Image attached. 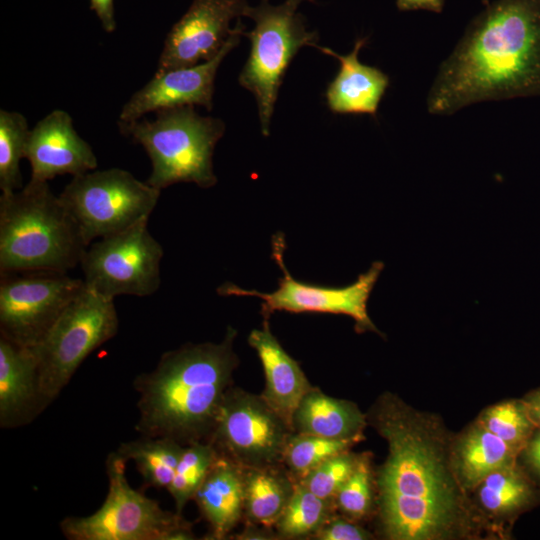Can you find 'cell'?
Returning <instances> with one entry per match:
<instances>
[{"mask_svg":"<svg viewBox=\"0 0 540 540\" xmlns=\"http://www.w3.org/2000/svg\"><path fill=\"white\" fill-rule=\"evenodd\" d=\"M89 244L48 181L30 179L0 196V275L67 272Z\"/></svg>","mask_w":540,"mask_h":540,"instance_id":"cell-4","label":"cell"},{"mask_svg":"<svg viewBox=\"0 0 540 540\" xmlns=\"http://www.w3.org/2000/svg\"><path fill=\"white\" fill-rule=\"evenodd\" d=\"M445 0H397L396 4L401 11L428 10L440 13Z\"/></svg>","mask_w":540,"mask_h":540,"instance_id":"cell-36","label":"cell"},{"mask_svg":"<svg viewBox=\"0 0 540 540\" xmlns=\"http://www.w3.org/2000/svg\"><path fill=\"white\" fill-rule=\"evenodd\" d=\"M126 463L117 451L108 455V493L93 514L63 519L60 529L69 540H190L191 524L181 514L130 487Z\"/></svg>","mask_w":540,"mask_h":540,"instance_id":"cell-6","label":"cell"},{"mask_svg":"<svg viewBox=\"0 0 540 540\" xmlns=\"http://www.w3.org/2000/svg\"><path fill=\"white\" fill-rule=\"evenodd\" d=\"M25 158L31 165V178L48 181L58 175L76 176L98 165L92 147L79 136L71 116L56 109L30 130Z\"/></svg>","mask_w":540,"mask_h":540,"instance_id":"cell-16","label":"cell"},{"mask_svg":"<svg viewBox=\"0 0 540 540\" xmlns=\"http://www.w3.org/2000/svg\"><path fill=\"white\" fill-rule=\"evenodd\" d=\"M523 402L533 424L540 428V389L529 394Z\"/></svg>","mask_w":540,"mask_h":540,"instance_id":"cell-38","label":"cell"},{"mask_svg":"<svg viewBox=\"0 0 540 540\" xmlns=\"http://www.w3.org/2000/svg\"><path fill=\"white\" fill-rule=\"evenodd\" d=\"M236 539H279L277 533L272 531V528L262 527L254 523L247 522V526L243 531L236 535Z\"/></svg>","mask_w":540,"mask_h":540,"instance_id":"cell-37","label":"cell"},{"mask_svg":"<svg viewBox=\"0 0 540 540\" xmlns=\"http://www.w3.org/2000/svg\"><path fill=\"white\" fill-rule=\"evenodd\" d=\"M534 496L533 484L516 463L491 472L478 484L480 504L495 516L521 510Z\"/></svg>","mask_w":540,"mask_h":540,"instance_id":"cell-25","label":"cell"},{"mask_svg":"<svg viewBox=\"0 0 540 540\" xmlns=\"http://www.w3.org/2000/svg\"><path fill=\"white\" fill-rule=\"evenodd\" d=\"M366 424V416L354 403L331 397L313 386L293 414L292 430L328 439L362 440Z\"/></svg>","mask_w":540,"mask_h":540,"instance_id":"cell-21","label":"cell"},{"mask_svg":"<svg viewBox=\"0 0 540 540\" xmlns=\"http://www.w3.org/2000/svg\"><path fill=\"white\" fill-rule=\"evenodd\" d=\"M217 455L209 441H196L184 446L174 476L167 490L181 514L187 502L194 498Z\"/></svg>","mask_w":540,"mask_h":540,"instance_id":"cell-29","label":"cell"},{"mask_svg":"<svg viewBox=\"0 0 540 540\" xmlns=\"http://www.w3.org/2000/svg\"><path fill=\"white\" fill-rule=\"evenodd\" d=\"M153 120L118 121L120 132L141 145L149 156L152 171L146 182L162 190L186 182L201 188L217 183L213 152L225 131L219 118L201 116L194 106L155 112Z\"/></svg>","mask_w":540,"mask_h":540,"instance_id":"cell-5","label":"cell"},{"mask_svg":"<svg viewBox=\"0 0 540 540\" xmlns=\"http://www.w3.org/2000/svg\"><path fill=\"white\" fill-rule=\"evenodd\" d=\"M359 458L360 455L350 450L339 453L319 464L298 482L315 495L334 500L356 468Z\"/></svg>","mask_w":540,"mask_h":540,"instance_id":"cell-31","label":"cell"},{"mask_svg":"<svg viewBox=\"0 0 540 540\" xmlns=\"http://www.w3.org/2000/svg\"><path fill=\"white\" fill-rule=\"evenodd\" d=\"M318 540H367L372 535L359 525L333 514L315 533Z\"/></svg>","mask_w":540,"mask_h":540,"instance_id":"cell-33","label":"cell"},{"mask_svg":"<svg viewBox=\"0 0 540 540\" xmlns=\"http://www.w3.org/2000/svg\"><path fill=\"white\" fill-rule=\"evenodd\" d=\"M118 326L114 299L84 284L44 339L34 347L43 409L60 394L87 356L117 334Z\"/></svg>","mask_w":540,"mask_h":540,"instance_id":"cell-7","label":"cell"},{"mask_svg":"<svg viewBox=\"0 0 540 540\" xmlns=\"http://www.w3.org/2000/svg\"><path fill=\"white\" fill-rule=\"evenodd\" d=\"M25 116L16 111L0 110V189L2 193L23 187L20 161L25 158L29 136Z\"/></svg>","mask_w":540,"mask_h":540,"instance_id":"cell-27","label":"cell"},{"mask_svg":"<svg viewBox=\"0 0 540 540\" xmlns=\"http://www.w3.org/2000/svg\"><path fill=\"white\" fill-rule=\"evenodd\" d=\"M441 64L427 97L433 115L540 95V0H488Z\"/></svg>","mask_w":540,"mask_h":540,"instance_id":"cell-2","label":"cell"},{"mask_svg":"<svg viewBox=\"0 0 540 540\" xmlns=\"http://www.w3.org/2000/svg\"><path fill=\"white\" fill-rule=\"evenodd\" d=\"M302 0H287L272 6L262 0L258 7H247L244 16L255 22L245 33L251 50L239 78V84L250 91L257 102L261 132L268 136L271 117L285 72L300 48L317 46V33L306 29L297 8Z\"/></svg>","mask_w":540,"mask_h":540,"instance_id":"cell-8","label":"cell"},{"mask_svg":"<svg viewBox=\"0 0 540 540\" xmlns=\"http://www.w3.org/2000/svg\"><path fill=\"white\" fill-rule=\"evenodd\" d=\"M283 464L244 468V516L247 522L273 528L296 486Z\"/></svg>","mask_w":540,"mask_h":540,"instance_id":"cell-22","label":"cell"},{"mask_svg":"<svg viewBox=\"0 0 540 540\" xmlns=\"http://www.w3.org/2000/svg\"><path fill=\"white\" fill-rule=\"evenodd\" d=\"M373 477L369 456L360 455L356 468L334 498L336 509L347 518L361 519L371 510Z\"/></svg>","mask_w":540,"mask_h":540,"instance_id":"cell-32","label":"cell"},{"mask_svg":"<svg viewBox=\"0 0 540 540\" xmlns=\"http://www.w3.org/2000/svg\"><path fill=\"white\" fill-rule=\"evenodd\" d=\"M236 336L229 326L219 343H188L167 351L152 371L137 376L136 430L182 445L207 441L239 363L233 349Z\"/></svg>","mask_w":540,"mask_h":540,"instance_id":"cell-3","label":"cell"},{"mask_svg":"<svg viewBox=\"0 0 540 540\" xmlns=\"http://www.w3.org/2000/svg\"><path fill=\"white\" fill-rule=\"evenodd\" d=\"M248 343L256 351L264 370L265 387L260 395L292 429L293 414L313 386L299 363L273 335L268 319H264L261 329L250 332Z\"/></svg>","mask_w":540,"mask_h":540,"instance_id":"cell-18","label":"cell"},{"mask_svg":"<svg viewBox=\"0 0 540 540\" xmlns=\"http://www.w3.org/2000/svg\"><path fill=\"white\" fill-rule=\"evenodd\" d=\"M480 423L505 442L521 450L536 428L523 400L502 402L490 407L481 417Z\"/></svg>","mask_w":540,"mask_h":540,"instance_id":"cell-30","label":"cell"},{"mask_svg":"<svg viewBox=\"0 0 540 540\" xmlns=\"http://www.w3.org/2000/svg\"><path fill=\"white\" fill-rule=\"evenodd\" d=\"M160 193L129 171L110 168L73 176L59 198L90 245L149 218Z\"/></svg>","mask_w":540,"mask_h":540,"instance_id":"cell-9","label":"cell"},{"mask_svg":"<svg viewBox=\"0 0 540 540\" xmlns=\"http://www.w3.org/2000/svg\"><path fill=\"white\" fill-rule=\"evenodd\" d=\"M184 446L166 437H148L122 443L117 452L133 460L146 487L167 489Z\"/></svg>","mask_w":540,"mask_h":540,"instance_id":"cell-24","label":"cell"},{"mask_svg":"<svg viewBox=\"0 0 540 540\" xmlns=\"http://www.w3.org/2000/svg\"><path fill=\"white\" fill-rule=\"evenodd\" d=\"M292 433L260 394L231 386L207 441L243 468H261L282 464L283 451Z\"/></svg>","mask_w":540,"mask_h":540,"instance_id":"cell-11","label":"cell"},{"mask_svg":"<svg viewBox=\"0 0 540 540\" xmlns=\"http://www.w3.org/2000/svg\"><path fill=\"white\" fill-rule=\"evenodd\" d=\"M335 509L334 500L315 495L297 481L294 493L274 528L282 539L313 538Z\"/></svg>","mask_w":540,"mask_h":540,"instance_id":"cell-26","label":"cell"},{"mask_svg":"<svg viewBox=\"0 0 540 540\" xmlns=\"http://www.w3.org/2000/svg\"><path fill=\"white\" fill-rule=\"evenodd\" d=\"M521 453L531 472L540 479V428H535Z\"/></svg>","mask_w":540,"mask_h":540,"instance_id":"cell-34","label":"cell"},{"mask_svg":"<svg viewBox=\"0 0 540 540\" xmlns=\"http://www.w3.org/2000/svg\"><path fill=\"white\" fill-rule=\"evenodd\" d=\"M244 35L240 21L221 50L210 60L190 67L155 72L154 77L123 105L120 122L143 118L147 113L180 106H213L214 81L219 65Z\"/></svg>","mask_w":540,"mask_h":540,"instance_id":"cell-14","label":"cell"},{"mask_svg":"<svg viewBox=\"0 0 540 540\" xmlns=\"http://www.w3.org/2000/svg\"><path fill=\"white\" fill-rule=\"evenodd\" d=\"M359 439L336 440L293 432L285 445L282 464L299 481L328 458L350 450Z\"/></svg>","mask_w":540,"mask_h":540,"instance_id":"cell-28","label":"cell"},{"mask_svg":"<svg viewBox=\"0 0 540 540\" xmlns=\"http://www.w3.org/2000/svg\"><path fill=\"white\" fill-rule=\"evenodd\" d=\"M90 8L96 13L106 32L110 33L116 29L114 0H90Z\"/></svg>","mask_w":540,"mask_h":540,"instance_id":"cell-35","label":"cell"},{"mask_svg":"<svg viewBox=\"0 0 540 540\" xmlns=\"http://www.w3.org/2000/svg\"><path fill=\"white\" fill-rule=\"evenodd\" d=\"M370 420L388 443V456L376 478L385 536L440 539L462 528L463 496L431 423L391 395L378 400Z\"/></svg>","mask_w":540,"mask_h":540,"instance_id":"cell-1","label":"cell"},{"mask_svg":"<svg viewBox=\"0 0 540 540\" xmlns=\"http://www.w3.org/2000/svg\"><path fill=\"white\" fill-rule=\"evenodd\" d=\"M149 218L100 238L86 249L80 266L83 282L96 293L114 299L154 294L161 282V244L148 229Z\"/></svg>","mask_w":540,"mask_h":540,"instance_id":"cell-10","label":"cell"},{"mask_svg":"<svg viewBox=\"0 0 540 540\" xmlns=\"http://www.w3.org/2000/svg\"><path fill=\"white\" fill-rule=\"evenodd\" d=\"M34 348L0 336V425L28 424L43 411Z\"/></svg>","mask_w":540,"mask_h":540,"instance_id":"cell-17","label":"cell"},{"mask_svg":"<svg viewBox=\"0 0 540 540\" xmlns=\"http://www.w3.org/2000/svg\"><path fill=\"white\" fill-rule=\"evenodd\" d=\"M485 1H488V0H485Z\"/></svg>","mask_w":540,"mask_h":540,"instance_id":"cell-39","label":"cell"},{"mask_svg":"<svg viewBox=\"0 0 540 540\" xmlns=\"http://www.w3.org/2000/svg\"><path fill=\"white\" fill-rule=\"evenodd\" d=\"M285 238L276 233L272 238V257L282 269L283 276L278 281V289L271 293L242 289L232 283L219 288L222 295L255 296L263 300L261 314L269 319L276 311L290 313L344 314L355 321L357 332L376 331L380 333L367 312V301L384 267L380 261L346 287H325L295 280L284 264Z\"/></svg>","mask_w":540,"mask_h":540,"instance_id":"cell-13","label":"cell"},{"mask_svg":"<svg viewBox=\"0 0 540 540\" xmlns=\"http://www.w3.org/2000/svg\"><path fill=\"white\" fill-rule=\"evenodd\" d=\"M366 40L357 39L353 50L347 55H339L329 48L316 46L340 62V69L325 92L327 105L333 113L371 116L377 114L379 103L389 86V77L377 67L359 61L358 54Z\"/></svg>","mask_w":540,"mask_h":540,"instance_id":"cell-19","label":"cell"},{"mask_svg":"<svg viewBox=\"0 0 540 540\" xmlns=\"http://www.w3.org/2000/svg\"><path fill=\"white\" fill-rule=\"evenodd\" d=\"M193 499L209 524V539H225L244 517V468L217 452Z\"/></svg>","mask_w":540,"mask_h":540,"instance_id":"cell-20","label":"cell"},{"mask_svg":"<svg viewBox=\"0 0 540 540\" xmlns=\"http://www.w3.org/2000/svg\"><path fill=\"white\" fill-rule=\"evenodd\" d=\"M0 336L34 348L84 288L67 272L28 271L0 275Z\"/></svg>","mask_w":540,"mask_h":540,"instance_id":"cell-12","label":"cell"},{"mask_svg":"<svg viewBox=\"0 0 540 540\" xmlns=\"http://www.w3.org/2000/svg\"><path fill=\"white\" fill-rule=\"evenodd\" d=\"M521 451L479 423L458 444L456 472L464 486L476 487L491 472L516 463Z\"/></svg>","mask_w":540,"mask_h":540,"instance_id":"cell-23","label":"cell"},{"mask_svg":"<svg viewBox=\"0 0 540 540\" xmlns=\"http://www.w3.org/2000/svg\"><path fill=\"white\" fill-rule=\"evenodd\" d=\"M247 7L244 0H194L167 34L156 72L212 59L233 31L230 22Z\"/></svg>","mask_w":540,"mask_h":540,"instance_id":"cell-15","label":"cell"}]
</instances>
